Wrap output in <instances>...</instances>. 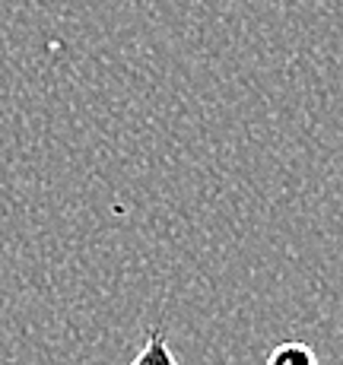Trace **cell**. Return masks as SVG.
<instances>
[{"label":"cell","mask_w":343,"mask_h":365,"mask_svg":"<svg viewBox=\"0 0 343 365\" xmlns=\"http://www.w3.org/2000/svg\"><path fill=\"white\" fill-rule=\"evenodd\" d=\"M130 365H178V359L172 356V346L165 340V334L159 327H146V336H143V346L140 353L134 356Z\"/></svg>","instance_id":"6da1fadb"},{"label":"cell","mask_w":343,"mask_h":365,"mask_svg":"<svg viewBox=\"0 0 343 365\" xmlns=\"http://www.w3.org/2000/svg\"><path fill=\"white\" fill-rule=\"evenodd\" d=\"M267 365H318V356L309 343H299V340H290V343H280L270 353Z\"/></svg>","instance_id":"7a4b0ae2"}]
</instances>
